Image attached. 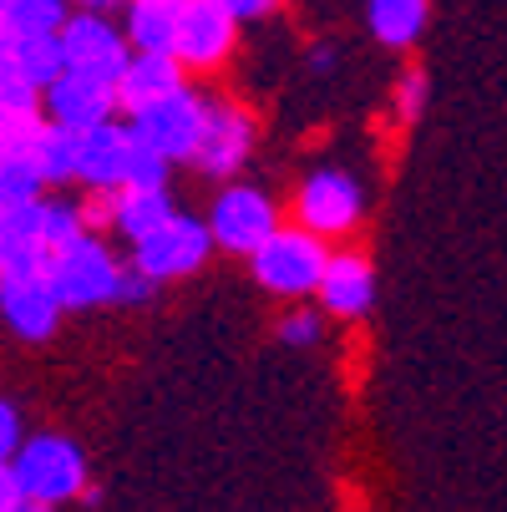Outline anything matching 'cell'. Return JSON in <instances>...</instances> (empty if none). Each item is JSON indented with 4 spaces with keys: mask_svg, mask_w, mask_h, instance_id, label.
<instances>
[{
    "mask_svg": "<svg viewBox=\"0 0 507 512\" xmlns=\"http://www.w3.org/2000/svg\"><path fill=\"white\" fill-rule=\"evenodd\" d=\"M87 234L82 203L71 198H31L0 208V279L6 274H51L56 254Z\"/></svg>",
    "mask_w": 507,
    "mask_h": 512,
    "instance_id": "obj_1",
    "label": "cell"
},
{
    "mask_svg": "<svg viewBox=\"0 0 507 512\" xmlns=\"http://www.w3.org/2000/svg\"><path fill=\"white\" fill-rule=\"evenodd\" d=\"M0 477H11L26 492V502L61 507V502H77L87 492V457L77 442H66L56 431H41V436H26L16 457H6Z\"/></svg>",
    "mask_w": 507,
    "mask_h": 512,
    "instance_id": "obj_2",
    "label": "cell"
},
{
    "mask_svg": "<svg viewBox=\"0 0 507 512\" xmlns=\"http://www.w3.org/2000/svg\"><path fill=\"white\" fill-rule=\"evenodd\" d=\"M249 264H254V279L269 295L300 300V295H320V279L330 269V249H325V234H315L305 224H279V234L259 254H249Z\"/></svg>",
    "mask_w": 507,
    "mask_h": 512,
    "instance_id": "obj_3",
    "label": "cell"
},
{
    "mask_svg": "<svg viewBox=\"0 0 507 512\" xmlns=\"http://www.w3.org/2000/svg\"><path fill=\"white\" fill-rule=\"evenodd\" d=\"M122 269L112 259V249L87 229L77 244H66L51 264V284L66 310H97V305H117V289H122Z\"/></svg>",
    "mask_w": 507,
    "mask_h": 512,
    "instance_id": "obj_4",
    "label": "cell"
},
{
    "mask_svg": "<svg viewBox=\"0 0 507 512\" xmlns=\"http://www.w3.org/2000/svg\"><path fill=\"white\" fill-rule=\"evenodd\" d=\"M208 229H213V244L229 254H259L279 234V208L264 188L229 183L208 208Z\"/></svg>",
    "mask_w": 507,
    "mask_h": 512,
    "instance_id": "obj_5",
    "label": "cell"
},
{
    "mask_svg": "<svg viewBox=\"0 0 507 512\" xmlns=\"http://www.w3.org/2000/svg\"><path fill=\"white\" fill-rule=\"evenodd\" d=\"M213 249V229H208V218H193V213H173L163 218V224L153 234H142L132 244V264H142L153 279H188L193 269H203Z\"/></svg>",
    "mask_w": 507,
    "mask_h": 512,
    "instance_id": "obj_6",
    "label": "cell"
},
{
    "mask_svg": "<svg viewBox=\"0 0 507 512\" xmlns=\"http://www.w3.org/2000/svg\"><path fill=\"white\" fill-rule=\"evenodd\" d=\"M360 213H366V193H360V183L345 168H315L295 193V224H305L325 239L355 234Z\"/></svg>",
    "mask_w": 507,
    "mask_h": 512,
    "instance_id": "obj_7",
    "label": "cell"
},
{
    "mask_svg": "<svg viewBox=\"0 0 507 512\" xmlns=\"http://www.w3.org/2000/svg\"><path fill=\"white\" fill-rule=\"evenodd\" d=\"M203 117H208V97L198 92H173L153 107H142L132 117V132L148 137L158 153H168L173 163H193L198 158V142H203Z\"/></svg>",
    "mask_w": 507,
    "mask_h": 512,
    "instance_id": "obj_8",
    "label": "cell"
},
{
    "mask_svg": "<svg viewBox=\"0 0 507 512\" xmlns=\"http://www.w3.org/2000/svg\"><path fill=\"white\" fill-rule=\"evenodd\" d=\"M234 41H239V16L224 6V0H188L183 21H178L173 56L188 71H219L234 56Z\"/></svg>",
    "mask_w": 507,
    "mask_h": 512,
    "instance_id": "obj_9",
    "label": "cell"
},
{
    "mask_svg": "<svg viewBox=\"0 0 507 512\" xmlns=\"http://www.w3.org/2000/svg\"><path fill=\"white\" fill-rule=\"evenodd\" d=\"M254 117L239 107V102H224V97H208V117H203V142H198V173L208 178H234L249 153H254Z\"/></svg>",
    "mask_w": 507,
    "mask_h": 512,
    "instance_id": "obj_10",
    "label": "cell"
},
{
    "mask_svg": "<svg viewBox=\"0 0 507 512\" xmlns=\"http://www.w3.org/2000/svg\"><path fill=\"white\" fill-rule=\"evenodd\" d=\"M61 41H66V61L77 71H97V77H122V66L132 61V36L127 26L107 21V11H77L66 26H61Z\"/></svg>",
    "mask_w": 507,
    "mask_h": 512,
    "instance_id": "obj_11",
    "label": "cell"
},
{
    "mask_svg": "<svg viewBox=\"0 0 507 512\" xmlns=\"http://www.w3.org/2000/svg\"><path fill=\"white\" fill-rule=\"evenodd\" d=\"M117 107H122L117 102V82L112 77H97V71L66 66L61 77L46 87V117H56L71 132H92V127L112 122Z\"/></svg>",
    "mask_w": 507,
    "mask_h": 512,
    "instance_id": "obj_12",
    "label": "cell"
},
{
    "mask_svg": "<svg viewBox=\"0 0 507 512\" xmlns=\"http://www.w3.org/2000/svg\"><path fill=\"white\" fill-rule=\"evenodd\" d=\"M61 295L51 274H6L0 279V315H6V325L21 335V340H51L56 325H61Z\"/></svg>",
    "mask_w": 507,
    "mask_h": 512,
    "instance_id": "obj_13",
    "label": "cell"
},
{
    "mask_svg": "<svg viewBox=\"0 0 507 512\" xmlns=\"http://www.w3.org/2000/svg\"><path fill=\"white\" fill-rule=\"evenodd\" d=\"M183 77H188V66L173 51H132V61L122 66V77H117V102H122L127 117H137L142 107L183 92L188 87Z\"/></svg>",
    "mask_w": 507,
    "mask_h": 512,
    "instance_id": "obj_14",
    "label": "cell"
},
{
    "mask_svg": "<svg viewBox=\"0 0 507 512\" xmlns=\"http://www.w3.org/2000/svg\"><path fill=\"white\" fill-rule=\"evenodd\" d=\"M132 122H102L92 132H82V163H77V183L82 188H127V168H132Z\"/></svg>",
    "mask_w": 507,
    "mask_h": 512,
    "instance_id": "obj_15",
    "label": "cell"
},
{
    "mask_svg": "<svg viewBox=\"0 0 507 512\" xmlns=\"http://www.w3.org/2000/svg\"><path fill=\"white\" fill-rule=\"evenodd\" d=\"M376 300V269L366 254H330V269L320 279V305L340 320H360Z\"/></svg>",
    "mask_w": 507,
    "mask_h": 512,
    "instance_id": "obj_16",
    "label": "cell"
},
{
    "mask_svg": "<svg viewBox=\"0 0 507 512\" xmlns=\"http://www.w3.org/2000/svg\"><path fill=\"white\" fill-rule=\"evenodd\" d=\"M71 61H66V41L61 31L51 36H0V71H16V77L36 82L41 92L61 77Z\"/></svg>",
    "mask_w": 507,
    "mask_h": 512,
    "instance_id": "obj_17",
    "label": "cell"
},
{
    "mask_svg": "<svg viewBox=\"0 0 507 512\" xmlns=\"http://www.w3.org/2000/svg\"><path fill=\"white\" fill-rule=\"evenodd\" d=\"M183 6L188 0H127V36L137 51H173L178 46V21H183Z\"/></svg>",
    "mask_w": 507,
    "mask_h": 512,
    "instance_id": "obj_18",
    "label": "cell"
},
{
    "mask_svg": "<svg viewBox=\"0 0 507 512\" xmlns=\"http://www.w3.org/2000/svg\"><path fill=\"white\" fill-rule=\"evenodd\" d=\"M31 158L41 163L46 183H77V163H82V132L61 127L56 117L41 122L36 142H31Z\"/></svg>",
    "mask_w": 507,
    "mask_h": 512,
    "instance_id": "obj_19",
    "label": "cell"
},
{
    "mask_svg": "<svg viewBox=\"0 0 507 512\" xmlns=\"http://www.w3.org/2000/svg\"><path fill=\"white\" fill-rule=\"evenodd\" d=\"M426 11H431L426 0H371V6H366L376 41L391 46V51L416 46V36L426 31Z\"/></svg>",
    "mask_w": 507,
    "mask_h": 512,
    "instance_id": "obj_20",
    "label": "cell"
},
{
    "mask_svg": "<svg viewBox=\"0 0 507 512\" xmlns=\"http://www.w3.org/2000/svg\"><path fill=\"white\" fill-rule=\"evenodd\" d=\"M173 213L178 208H173L168 188H137V183H127L117 193V234H127L137 244L142 234H153L163 218H173Z\"/></svg>",
    "mask_w": 507,
    "mask_h": 512,
    "instance_id": "obj_21",
    "label": "cell"
},
{
    "mask_svg": "<svg viewBox=\"0 0 507 512\" xmlns=\"http://www.w3.org/2000/svg\"><path fill=\"white\" fill-rule=\"evenodd\" d=\"M77 0H0V36H51L71 21Z\"/></svg>",
    "mask_w": 507,
    "mask_h": 512,
    "instance_id": "obj_22",
    "label": "cell"
},
{
    "mask_svg": "<svg viewBox=\"0 0 507 512\" xmlns=\"http://www.w3.org/2000/svg\"><path fill=\"white\" fill-rule=\"evenodd\" d=\"M46 188L51 183H46V173H41V163L31 153H6V158H0V198H6V203H31Z\"/></svg>",
    "mask_w": 507,
    "mask_h": 512,
    "instance_id": "obj_23",
    "label": "cell"
},
{
    "mask_svg": "<svg viewBox=\"0 0 507 512\" xmlns=\"http://www.w3.org/2000/svg\"><path fill=\"white\" fill-rule=\"evenodd\" d=\"M46 112V92L16 71H0V117H41Z\"/></svg>",
    "mask_w": 507,
    "mask_h": 512,
    "instance_id": "obj_24",
    "label": "cell"
},
{
    "mask_svg": "<svg viewBox=\"0 0 507 512\" xmlns=\"http://www.w3.org/2000/svg\"><path fill=\"white\" fill-rule=\"evenodd\" d=\"M168 173H173V158L158 153L148 137H137L132 142V168H127V183L137 188H168Z\"/></svg>",
    "mask_w": 507,
    "mask_h": 512,
    "instance_id": "obj_25",
    "label": "cell"
},
{
    "mask_svg": "<svg viewBox=\"0 0 507 512\" xmlns=\"http://www.w3.org/2000/svg\"><path fill=\"white\" fill-rule=\"evenodd\" d=\"M117 193L122 188H87L77 203H82V218H87V229L102 234V229H117Z\"/></svg>",
    "mask_w": 507,
    "mask_h": 512,
    "instance_id": "obj_26",
    "label": "cell"
},
{
    "mask_svg": "<svg viewBox=\"0 0 507 512\" xmlns=\"http://www.w3.org/2000/svg\"><path fill=\"white\" fill-rule=\"evenodd\" d=\"M158 284H163V279H153L142 264H127V269H122V289H117V305H153Z\"/></svg>",
    "mask_w": 507,
    "mask_h": 512,
    "instance_id": "obj_27",
    "label": "cell"
},
{
    "mask_svg": "<svg viewBox=\"0 0 507 512\" xmlns=\"http://www.w3.org/2000/svg\"><path fill=\"white\" fill-rule=\"evenodd\" d=\"M421 102H426V71H406L396 82V117L401 122H416L421 117Z\"/></svg>",
    "mask_w": 507,
    "mask_h": 512,
    "instance_id": "obj_28",
    "label": "cell"
},
{
    "mask_svg": "<svg viewBox=\"0 0 507 512\" xmlns=\"http://www.w3.org/2000/svg\"><path fill=\"white\" fill-rule=\"evenodd\" d=\"M320 330H325V325H320L315 310H295V315L279 320V340H284V345H315Z\"/></svg>",
    "mask_w": 507,
    "mask_h": 512,
    "instance_id": "obj_29",
    "label": "cell"
},
{
    "mask_svg": "<svg viewBox=\"0 0 507 512\" xmlns=\"http://www.w3.org/2000/svg\"><path fill=\"white\" fill-rule=\"evenodd\" d=\"M16 452H21V416L6 401V406H0V457H16Z\"/></svg>",
    "mask_w": 507,
    "mask_h": 512,
    "instance_id": "obj_30",
    "label": "cell"
},
{
    "mask_svg": "<svg viewBox=\"0 0 507 512\" xmlns=\"http://www.w3.org/2000/svg\"><path fill=\"white\" fill-rule=\"evenodd\" d=\"M224 6H229L239 21H264V16L279 11V0H224Z\"/></svg>",
    "mask_w": 507,
    "mask_h": 512,
    "instance_id": "obj_31",
    "label": "cell"
},
{
    "mask_svg": "<svg viewBox=\"0 0 507 512\" xmlns=\"http://www.w3.org/2000/svg\"><path fill=\"white\" fill-rule=\"evenodd\" d=\"M310 66H315V71H330V66H335V46H315V51H310Z\"/></svg>",
    "mask_w": 507,
    "mask_h": 512,
    "instance_id": "obj_32",
    "label": "cell"
},
{
    "mask_svg": "<svg viewBox=\"0 0 507 512\" xmlns=\"http://www.w3.org/2000/svg\"><path fill=\"white\" fill-rule=\"evenodd\" d=\"M82 11H117V6H127V0H77Z\"/></svg>",
    "mask_w": 507,
    "mask_h": 512,
    "instance_id": "obj_33",
    "label": "cell"
},
{
    "mask_svg": "<svg viewBox=\"0 0 507 512\" xmlns=\"http://www.w3.org/2000/svg\"><path fill=\"white\" fill-rule=\"evenodd\" d=\"M11 512H51V502H21V507H11Z\"/></svg>",
    "mask_w": 507,
    "mask_h": 512,
    "instance_id": "obj_34",
    "label": "cell"
}]
</instances>
